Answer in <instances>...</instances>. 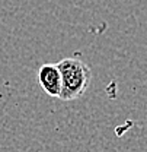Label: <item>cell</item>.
Listing matches in <instances>:
<instances>
[{"label":"cell","instance_id":"cell-2","mask_svg":"<svg viewBox=\"0 0 147 152\" xmlns=\"http://www.w3.org/2000/svg\"><path fill=\"white\" fill-rule=\"evenodd\" d=\"M38 82L41 85V88L45 91V94L50 96H60L61 91V77L60 72L57 69L55 64H42L38 70Z\"/></svg>","mask_w":147,"mask_h":152},{"label":"cell","instance_id":"cell-1","mask_svg":"<svg viewBox=\"0 0 147 152\" xmlns=\"http://www.w3.org/2000/svg\"><path fill=\"white\" fill-rule=\"evenodd\" d=\"M55 66L61 77V91L58 98L63 101H73L83 96L91 85V67L77 57L61 58Z\"/></svg>","mask_w":147,"mask_h":152}]
</instances>
